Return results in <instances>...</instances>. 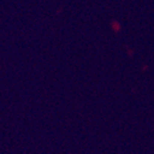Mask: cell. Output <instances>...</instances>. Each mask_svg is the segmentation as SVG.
<instances>
[]
</instances>
